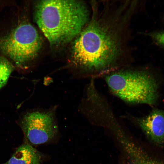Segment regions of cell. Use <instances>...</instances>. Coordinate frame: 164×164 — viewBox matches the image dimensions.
Returning <instances> with one entry per match:
<instances>
[{
	"label": "cell",
	"mask_w": 164,
	"mask_h": 164,
	"mask_svg": "<svg viewBox=\"0 0 164 164\" xmlns=\"http://www.w3.org/2000/svg\"><path fill=\"white\" fill-rule=\"evenodd\" d=\"M53 109L37 110L26 113L21 126L29 141L34 145L46 143L52 139L56 132Z\"/></svg>",
	"instance_id": "obj_5"
},
{
	"label": "cell",
	"mask_w": 164,
	"mask_h": 164,
	"mask_svg": "<svg viewBox=\"0 0 164 164\" xmlns=\"http://www.w3.org/2000/svg\"><path fill=\"white\" fill-rule=\"evenodd\" d=\"M135 164H162L158 162L146 157H141Z\"/></svg>",
	"instance_id": "obj_10"
},
{
	"label": "cell",
	"mask_w": 164,
	"mask_h": 164,
	"mask_svg": "<svg viewBox=\"0 0 164 164\" xmlns=\"http://www.w3.org/2000/svg\"><path fill=\"white\" fill-rule=\"evenodd\" d=\"M14 67L7 59L0 57V89L6 84Z\"/></svg>",
	"instance_id": "obj_8"
},
{
	"label": "cell",
	"mask_w": 164,
	"mask_h": 164,
	"mask_svg": "<svg viewBox=\"0 0 164 164\" xmlns=\"http://www.w3.org/2000/svg\"><path fill=\"white\" fill-rule=\"evenodd\" d=\"M34 17L50 44L57 46L80 34L89 20V12L80 1L43 0L36 3Z\"/></svg>",
	"instance_id": "obj_2"
},
{
	"label": "cell",
	"mask_w": 164,
	"mask_h": 164,
	"mask_svg": "<svg viewBox=\"0 0 164 164\" xmlns=\"http://www.w3.org/2000/svg\"><path fill=\"white\" fill-rule=\"evenodd\" d=\"M147 135L156 143L164 142V111L155 109L147 116L139 120Z\"/></svg>",
	"instance_id": "obj_6"
},
{
	"label": "cell",
	"mask_w": 164,
	"mask_h": 164,
	"mask_svg": "<svg viewBox=\"0 0 164 164\" xmlns=\"http://www.w3.org/2000/svg\"><path fill=\"white\" fill-rule=\"evenodd\" d=\"M73 44L72 64L90 73H101L111 68L119 55L120 36L112 25L94 17Z\"/></svg>",
	"instance_id": "obj_1"
},
{
	"label": "cell",
	"mask_w": 164,
	"mask_h": 164,
	"mask_svg": "<svg viewBox=\"0 0 164 164\" xmlns=\"http://www.w3.org/2000/svg\"><path fill=\"white\" fill-rule=\"evenodd\" d=\"M41 156L31 145L24 143L16 150L10 158L3 164H40Z\"/></svg>",
	"instance_id": "obj_7"
},
{
	"label": "cell",
	"mask_w": 164,
	"mask_h": 164,
	"mask_svg": "<svg viewBox=\"0 0 164 164\" xmlns=\"http://www.w3.org/2000/svg\"><path fill=\"white\" fill-rule=\"evenodd\" d=\"M149 35L156 44L164 48V31L151 33Z\"/></svg>",
	"instance_id": "obj_9"
},
{
	"label": "cell",
	"mask_w": 164,
	"mask_h": 164,
	"mask_svg": "<svg viewBox=\"0 0 164 164\" xmlns=\"http://www.w3.org/2000/svg\"><path fill=\"white\" fill-rule=\"evenodd\" d=\"M42 44L37 31L27 22H22L10 32L0 36V51L19 66L33 60Z\"/></svg>",
	"instance_id": "obj_4"
},
{
	"label": "cell",
	"mask_w": 164,
	"mask_h": 164,
	"mask_svg": "<svg viewBox=\"0 0 164 164\" xmlns=\"http://www.w3.org/2000/svg\"><path fill=\"white\" fill-rule=\"evenodd\" d=\"M105 80L114 94L127 102L152 105L157 100V84L146 72L117 71L108 75Z\"/></svg>",
	"instance_id": "obj_3"
}]
</instances>
